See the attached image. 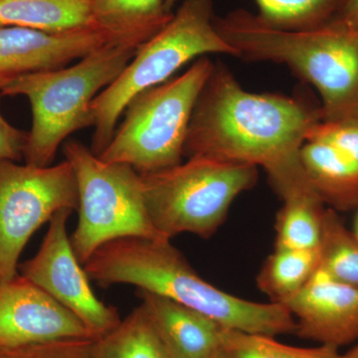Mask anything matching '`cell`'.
I'll return each mask as SVG.
<instances>
[{
	"label": "cell",
	"mask_w": 358,
	"mask_h": 358,
	"mask_svg": "<svg viewBox=\"0 0 358 358\" xmlns=\"http://www.w3.org/2000/svg\"><path fill=\"white\" fill-rule=\"evenodd\" d=\"M320 108L301 100L246 91L225 66L214 64L197 99L183 157L262 166L268 176L300 162Z\"/></svg>",
	"instance_id": "obj_1"
},
{
	"label": "cell",
	"mask_w": 358,
	"mask_h": 358,
	"mask_svg": "<svg viewBox=\"0 0 358 358\" xmlns=\"http://www.w3.org/2000/svg\"><path fill=\"white\" fill-rule=\"evenodd\" d=\"M83 266L89 279L102 288L133 285L203 313L225 329L270 336L296 331L284 305L244 300L216 288L169 240L117 238L99 247Z\"/></svg>",
	"instance_id": "obj_2"
},
{
	"label": "cell",
	"mask_w": 358,
	"mask_h": 358,
	"mask_svg": "<svg viewBox=\"0 0 358 358\" xmlns=\"http://www.w3.org/2000/svg\"><path fill=\"white\" fill-rule=\"evenodd\" d=\"M214 25L238 57L287 65L312 84L322 98V121L358 120V31L334 20L280 29L245 9L215 16Z\"/></svg>",
	"instance_id": "obj_3"
},
{
	"label": "cell",
	"mask_w": 358,
	"mask_h": 358,
	"mask_svg": "<svg viewBox=\"0 0 358 358\" xmlns=\"http://www.w3.org/2000/svg\"><path fill=\"white\" fill-rule=\"evenodd\" d=\"M138 48L106 45L71 67L23 75L0 86V95L25 96L31 105L26 164L50 166L70 134L94 126L92 102L122 74Z\"/></svg>",
	"instance_id": "obj_4"
},
{
	"label": "cell",
	"mask_w": 358,
	"mask_h": 358,
	"mask_svg": "<svg viewBox=\"0 0 358 358\" xmlns=\"http://www.w3.org/2000/svg\"><path fill=\"white\" fill-rule=\"evenodd\" d=\"M213 0H185L169 23L141 45L117 79L91 105L94 134L91 150L102 154L129 101L164 83L193 59L210 53L237 56L214 25Z\"/></svg>",
	"instance_id": "obj_5"
},
{
	"label": "cell",
	"mask_w": 358,
	"mask_h": 358,
	"mask_svg": "<svg viewBox=\"0 0 358 358\" xmlns=\"http://www.w3.org/2000/svg\"><path fill=\"white\" fill-rule=\"evenodd\" d=\"M214 63L200 57L182 75L145 90L129 101L121 126L102 154L136 173L164 171L182 162L188 127Z\"/></svg>",
	"instance_id": "obj_6"
},
{
	"label": "cell",
	"mask_w": 358,
	"mask_h": 358,
	"mask_svg": "<svg viewBox=\"0 0 358 358\" xmlns=\"http://www.w3.org/2000/svg\"><path fill=\"white\" fill-rule=\"evenodd\" d=\"M141 178L148 215L166 239L182 233L207 239L238 195L256 185L258 167L195 157Z\"/></svg>",
	"instance_id": "obj_7"
},
{
	"label": "cell",
	"mask_w": 358,
	"mask_h": 358,
	"mask_svg": "<svg viewBox=\"0 0 358 358\" xmlns=\"http://www.w3.org/2000/svg\"><path fill=\"white\" fill-rule=\"evenodd\" d=\"M63 152L76 174L79 219L70 240L82 265L99 247L117 238L169 240L150 220L141 174L133 167L103 162L77 141L64 143Z\"/></svg>",
	"instance_id": "obj_8"
},
{
	"label": "cell",
	"mask_w": 358,
	"mask_h": 358,
	"mask_svg": "<svg viewBox=\"0 0 358 358\" xmlns=\"http://www.w3.org/2000/svg\"><path fill=\"white\" fill-rule=\"evenodd\" d=\"M79 192L68 160L54 166L0 160V284L13 279L26 244L61 209L77 210Z\"/></svg>",
	"instance_id": "obj_9"
},
{
	"label": "cell",
	"mask_w": 358,
	"mask_h": 358,
	"mask_svg": "<svg viewBox=\"0 0 358 358\" xmlns=\"http://www.w3.org/2000/svg\"><path fill=\"white\" fill-rule=\"evenodd\" d=\"M72 211L61 209L49 221L39 251L21 266V275L74 313L101 338L119 326L122 320L117 308L105 305L92 291L88 275L67 234V220Z\"/></svg>",
	"instance_id": "obj_10"
},
{
	"label": "cell",
	"mask_w": 358,
	"mask_h": 358,
	"mask_svg": "<svg viewBox=\"0 0 358 358\" xmlns=\"http://www.w3.org/2000/svg\"><path fill=\"white\" fill-rule=\"evenodd\" d=\"M91 338L79 317L23 275L0 284V345Z\"/></svg>",
	"instance_id": "obj_11"
},
{
	"label": "cell",
	"mask_w": 358,
	"mask_h": 358,
	"mask_svg": "<svg viewBox=\"0 0 358 358\" xmlns=\"http://www.w3.org/2000/svg\"><path fill=\"white\" fill-rule=\"evenodd\" d=\"M109 44L126 43L96 24L61 32L0 26V86L23 75L62 69Z\"/></svg>",
	"instance_id": "obj_12"
},
{
	"label": "cell",
	"mask_w": 358,
	"mask_h": 358,
	"mask_svg": "<svg viewBox=\"0 0 358 358\" xmlns=\"http://www.w3.org/2000/svg\"><path fill=\"white\" fill-rule=\"evenodd\" d=\"M282 305L293 315L301 338L338 350L358 339V287L336 281L320 268Z\"/></svg>",
	"instance_id": "obj_13"
},
{
	"label": "cell",
	"mask_w": 358,
	"mask_h": 358,
	"mask_svg": "<svg viewBox=\"0 0 358 358\" xmlns=\"http://www.w3.org/2000/svg\"><path fill=\"white\" fill-rule=\"evenodd\" d=\"M141 306L171 358H219L223 327L203 313L140 289Z\"/></svg>",
	"instance_id": "obj_14"
},
{
	"label": "cell",
	"mask_w": 358,
	"mask_h": 358,
	"mask_svg": "<svg viewBox=\"0 0 358 358\" xmlns=\"http://www.w3.org/2000/svg\"><path fill=\"white\" fill-rule=\"evenodd\" d=\"M282 205L275 221V249H317L327 204L301 164L268 176Z\"/></svg>",
	"instance_id": "obj_15"
},
{
	"label": "cell",
	"mask_w": 358,
	"mask_h": 358,
	"mask_svg": "<svg viewBox=\"0 0 358 358\" xmlns=\"http://www.w3.org/2000/svg\"><path fill=\"white\" fill-rule=\"evenodd\" d=\"M301 166L315 192L334 210L358 206V162L333 143L307 140L300 150Z\"/></svg>",
	"instance_id": "obj_16"
},
{
	"label": "cell",
	"mask_w": 358,
	"mask_h": 358,
	"mask_svg": "<svg viewBox=\"0 0 358 358\" xmlns=\"http://www.w3.org/2000/svg\"><path fill=\"white\" fill-rule=\"evenodd\" d=\"M91 10L96 25L134 46L157 34L173 16L164 0H91Z\"/></svg>",
	"instance_id": "obj_17"
},
{
	"label": "cell",
	"mask_w": 358,
	"mask_h": 358,
	"mask_svg": "<svg viewBox=\"0 0 358 358\" xmlns=\"http://www.w3.org/2000/svg\"><path fill=\"white\" fill-rule=\"evenodd\" d=\"M92 24L91 0H0V26L61 32Z\"/></svg>",
	"instance_id": "obj_18"
},
{
	"label": "cell",
	"mask_w": 358,
	"mask_h": 358,
	"mask_svg": "<svg viewBox=\"0 0 358 358\" xmlns=\"http://www.w3.org/2000/svg\"><path fill=\"white\" fill-rule=\"evenodd\" d=\"M320 261V248L275 249L257 275L258 288L273 303H282L305 287Z\"/></svg>",
	"instance_id": "obj_19"
},
{
	"label": "cell",
	"mask_w": 358,
	"mask_h": 358,
	"mask_svg": "<svg viewBox=\"0 0 358 358\" xmlns=\"http://www.w3.org/2000/svg\"><path fill=\"white\" fill-rule=\"evenodd\" d=\"M93 358H171L140 306L96 341Z\"/></svg>",
	"instance_id": "obj_20"
},
{
	"label": "cell",
	"mask_w": 358,
	"mask_h": 358,
	"mask_svg": "<svg viewBox=\"0 0 358 358\" xmlns=\"http://www.w3.org/2000/svg\"><path fill=\"white\" fill-rule=\"evenodd\" d=\"M178 0H164L173 13ZM346 0H256L258 16L267 24L285 30H303L327 24L336 17Z\"/></svg>",
	"instance_id": "obj_21"
},
{
	"label": "cell",
	"mask_w": 358,
	"mask_h": 358,
	"mask_svg": "<svg viewBox=\"0 0 358 358\" xmlns=\"http://www.w3.org/2000/svg\"><path fill=\"white\" fill-rule=\"evenodd\" d=\"M320 267L336 281L358 287V238L327 207L320 244Z\"/></svg>",
	"instance_id": "obj_22"
},
{
	"label": "cell",
	"mask_w": 358,
	"mask_h": 358,
	"mask_svg": "<svg viewBox=\"0 0 358 358\" xmlns=\"http://www.w3.org/2000/svg\"><path fill=\"white\" fill-rule=\"evenodd\" d=\"M274 338L223 327L219 358H338V348L334 346L298 348Z\"/></svg>",
	"instance_id": "obj_23"
},
{
	"label": "cell",
	"mask_w": 358,
	"mask_h": 358,
	"mask_svg": "<svg viewBox=\"0 0 358 358\" xmlns=\"http://www.w3.org/2000/svg\"><path fill=\"white\" fill-rule=\"evenodd\" d=\"M96 339H65L18 346L0 345V358H93Z\"/></svg>",
	"instance_id": "obj_24"
},
{
	"label": "cell",
	"mask_w": 358,
	"mask_h": 358,
	"mask_svg": "<svg viewBox=\"0 0 358 358\" xmlns=\"http://www.w3.org/2000/svg\"><path fill=\"white\" fill-rule=\"evenodd\" d=\"M307 140L333 143L348 152L358 162V120L320 121L315 122L307 134Z\"/></svg>",
	"instance_id": "obj_25"
},
{
	"label": "cell",
	"mask_w": 358,
	"mask_h": 358,
	"mask_svg": "<svg viewBox=\"0 0 358 358\" xmlns=\"http://www.w3.org/2000/svg\"><path fill=\"white\" fill-rule=\"evenodd\" d=\"M27 141L28 133L9 124L0 113V160L22 159Z\"/></svg>",
	"instance_id": "obj_26"
},
{
	"label": "cell",
	"mask_w": 358,
	"mask_h": 358,
	"mask_svg": "<svg viewBox=\"0 0 358 358\" xmlns=\"http://www.w3.org/2000/svg\"><path fill=\"white\" fill-rule=\"evenodd\" d=\"M334 20L358 31V0H346Z\"/></svg>",
	"instance_id": "obj_27"
},
{
	"label": "cell",
	"mask_w": 358,
	"mask_h": 358,
	"mask_svg": "<svg viewBox=\"0 0 358 358\" xmlns=\"http://www.w3.org/2000/svg\"><path fill=\"white\" fill-rule=\"evenodd\" d=\"M357 341V345L353 346L352 350H348L345 355L339 353L338 358H358V339Z\"/></svg>",
	"instance_id": "obj_28"
},
{
	"label": "cell",
	"mask_w": 358,
	"mask_h": 358,
	"mask_svg": "<svg viewBox=\"0 0 358 358\" xmlns=\"http://www.w3.org/2000/svg\"><path fill=\"white\" fill-rule=\"evenodd\" d=\"M353 233H355V234L357 235V237L358 238V216L357 220H355V230H353Z\"/></svg>",
	"instance_id": "obj_29"
}]
</instances>
